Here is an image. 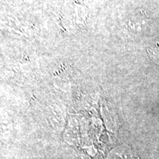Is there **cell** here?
Here are the masks:
<instances>
[{"instance_id":"1","label":"cell","mask_w":159,"mask_h":159,"mask_svg":"<svg viewBox=\"0 0 159 159\" xmlns=\"http://www.w3.org/2000/svg\"><path fill=\"white\" fill-rule=\"evenodd\" d=\"M105 159H132V154L128 146L120 145L112 149Z\"/></svg>"},{"instance_id":"2","label":"cell","mask_w":159,"mask_h":159,"mask_svg":"<svg viewBox=\"0 0 159 159\" xmlns=\"http://www.w3.org/2000/svg\"><path fill=\"white\" fill-rule=\"evenodd\" d=\"M148 52L149 56H150V58L157 64L159 65V43H157L155 47H152L150 49H149Z\"/></svg>"}]
</instances>
